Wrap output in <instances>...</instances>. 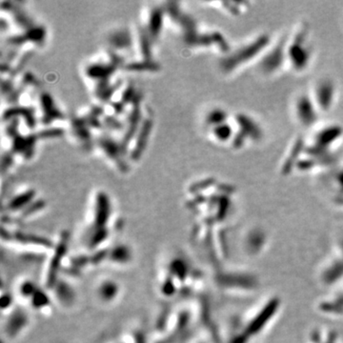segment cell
Returning a JSON list of instances; mask_svg holds the SVG:
<instances>
[{
    "mask_svg": "<svg viewBox=\"0 0 343 343\" xmlns=\"http://www.w3.org/2000/svg\"><path fill=\"white\" fill-rule=\"evenodd\" d=\"M282 310L276 294H265L232 317L224 343H259L272 329Z\"/></svg>",
    "mask_w": 343,
    "mask_h": 343,
    "instance_id": "cell-1",
    "label": "cell"
},
{
    "mask_svg": "<svg viewBox=\"0 0 343 343\" xmlns=\"http://www.w3.org/2000/svg\"><path fill=\"white\" fill-rule=\"evenodd\" d=\"M315 273L317 283L324 291L343 283V235L333 241Z\"/></svg>",
    "mask_w": 343,
    "mask_h": 343,
    "instance_id": "cell-2",
    "label": "cell"
},
{
    "mask_svg": "<svg viewBox=\"0 0 343 343\" xmlns=\"http://www.w3.org/2000/svg\"><path fill=\"white\" fill-rule=\"evenodd\" d=\"M316 310L326 317L342 319L343 283L324 291L316 302Z\"/></svg>",
    "mask_w": 343,
    "mask_h": 343,
    "instance_id": "cell-3",
    "label": "cell"
},
{
    "mask_svg": "<svg viewBox=\"0 0 343 343\" xmlns=\"http://www.w3.org/2000/svg\"><path fill=\"white\" fill-rule=\"evenodd\" d=\"M304 343H343V341L336 331L325 327H316L309 333Z\"/></svg>",
    "mask_w": 343,
    "mask_h": 343,
    "instance_id": "cell-4",
    "label": "cell"
},
{
    "mask_svg": "<svg viewBox=\"0 0 343 343\" xmlns=\"http://www.w3.org/2000/svg\"><path fill=\"white\" fill-rule=\"evenodd\" d=\"M150 128H151V121L146 120L142 127L140 128V134H139V140L136 142L135 148L133 150V156L138 158L140 154H142V151L144 149V146H146V142H147L148 135L150 133Z\"/></svg>",
    "mask_w": 343,
    "mask_h": 343,
    "instance_id": "cell-5",
    "label": "cell"
},
{
    "mask_svg": "<svg viewBox=\"0 0 343 343\" xmlns=\"http://www.w3.org/2000/svg\"><path fill=\"white\" fill-rule=\"evenodd\" d=\"M162 11L161 9L154 10L151 14L150 20L148 23V35L151 37H156L161 33V25H162Z\"/></svg>",
    "mask_w": 343,
    "mask_h": 343,
    "instance_id": "cell-6",
    "label": "cell"
},
{
    "mask_svg": "<svg viewBox=\"0 0 343 343\" xmlns=\"http://www.w3.org/2000/svg\"><path fill=\"white\" fill-rule=\"evenodd\" d=\"M111 40V44L113 45V47L118 48V49H125L127 47H129V43H130V37L126 32H122V33H117L113 34L110 38Z\"/></svg>",
    "mask_w": 343,
    "mask_h": 343,
    "instance_id": "cell-7",
    "label": "cell"
}]
</instances>
